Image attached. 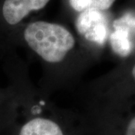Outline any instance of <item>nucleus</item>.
<instances>
[{
	"instance_id": "f257e3e1",
	"label": "nucleus",
	"mask_w": 135,
	"mask_h": 135,
	"mask_svg": "<svg viewBox=\"0 0 135 135\" xmlns=\"http://www.w3.org/2000/svg\"><path fill=\"white\" fill-rule=\"evenodd\" d=\"M24 38L30 48L50 63L62 61L75 44L73 35L66 28L45 21L30 23L25 29Z\"/></svg>"
},
{
	"instance_id": "f03ea898",
	"label": "nucleus",
	"mask_w": 135,
	"mask_h": 135,
	"mask_svg": "<svg viewBox=\"0 0 135 135\" xmlns=\"http://www.w3.org/2000/svg\"><path fill=\"white\" fill-rule=\"evenodd\" d=\"M79 34L94 43L103 44L107 38V23L104 15L98 11L87 10L81 12L76 20Z\"/></svg>"
},
{
	"instance_id": "7ed1b4c3",
	"label": "nucleus",
	"mask_w": 135,
	"mask_h": 135,
	"mask_svg": "<svg viewBox=\"0 0 135 135\" xmlns=\"http://www.w3.org/2000/svg\"><path fill=\"white\" fill-rule=\"evenodd\" d=\"M50 0H5L2 7L3 17L8 23L15 25L32 11L44 8Z\"/></svg>"
},
{
	"instance_id": "20e7f679",
	"label": "nucleus",
	"mask_w": 135,
	"mask_h": 135,
	"mask_svg": "<svg viewBox=\"0 0 135 135\" xmlns=\"http://www.w3.org/2000/svg\"><path fill=\"white\" fill-rule=\"evenodd\" d=\"M19 135H64L61 128L53 121L35 118L22 127Z\"/></svg>"
},
{
	"instance_id": "39448f33",
	"label": "nucleus",
	"mask_w": 135,
	"mask_h": 135,
	"mask_svg": "<svg viewBox=\"0 0 135 135\" xmlns=\"http://www.w3.org/2000/svg\"><path fill=\"white\" fill-rule=\"evenodd\" d=\"M114 31L110 37L111 47L115 53L122 57L128 56L132 50L131 35L133 34L126 28L113 26Z\"/></svg>"
},
{
	"instance_id": "423d86ee",
	"label": "nucleus",
	"mask_w": 135,
	"mask_h": 135,
	"mask_svg": "<svg viewBox=\"0 0 135 135\" xmlns=\"http://www.w3.org/2000/svg\"><path fill=\"white\" fill-rule=\"evenodd\" d=\"M116 0H69V3L74 9L79 12L87 10L102 11L109 9Z\"/></svg>"
},
{
	"instance_id": "0eeeda50",
	"label": "nucleus",
	"mask_w": 135,
	"mask_h": 135,
	"mask_svg": "<svg viewBox=\"0 0 135 135\" xmlns=\"http://www.w3.org/2000/svg\"><path fill=\"white\" fill-rule=\"evenodd\" d=\"M113 26H118L129 30L133 35H135V13L128 12L124 16L116 20Z\"/></svg>"
},
{
	"instance_id": "6e6552de",
	"label": "nucleus",
	"mask_w": 135,
	"mask_h": 135,
	"mask_svg": "<svg viewBox=\"0 0 135 135\" xmlns=\"http://www.w3.org/2000/svg\"><path fill=\"white\" fill-rule=\"evenodd\" d=\"M126 135H135V117L132 119L128 125Z\"/></svg>"
},
{
	"instance_id": "1a4fd4ad",
	"label": "nucleus",
	"mask_w": 135,
	"mask_h": 135,
	"mask_svg": "<svg viewBox=\"0 0 135 135\" xmlns=\"http://www.w3.org/2000/svg\"><path fill=\"white\" fill-rule=\"evenodd\" d=\"M132 76L135 80V65L133 67V69H132Z\"/></svg>"
}]
</instances>
